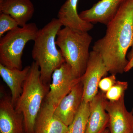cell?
<instances>
[{
	"label": "cell",
	"mask_w": 133,
	"mask_h": 133,
	"mask_svg": "<svg viewBox=\"0 0 133 133\" xmlns=\"http://www.w3.org/2000/svg\"><path fill=\"white\" fill-rule=\"evenodd\" d=\"M106 26L105 36L95 42L92 50L101 55L108 72L123 74L133 44V0L125 1Z\"/></svg>",
	"instance_id": "6da1fadb"
},
{
	"label": "cell",
	"mask_w": 133,
	"mask_h": 133,
	"mask_svg": "<svg viewBox=\"0 0 133 133\" xmlns=\"http://www.w3.org/2000/svg\"><path fill=\"white\" fill-rule=\"evenodd\" d=\"M62 26L57 18H53L39 29L31 51L32 58L39 66L42 81L49 86L53 72L65 62L56 43L57 33Z\"/></svg>",
	"instance_id": "7a4b0ae2"
},
{
	"label": "cell",
	"mask_w": 133,
	"mask_h": 133,
	"mask_svg": "<svg viewBox=\"0 0 133 133\" xmlns=\"http://www.w3.org/2000/svg\"><path fill=\"white\" fill-rule=\"evenodd\" d=\"M49 90V86L43 83L39 66L34 61L15 105V109L24 116L25 133H34L36 119Z\"/></svg>",
	"instance_id": "3957f363"
},
{
	"label": "cell",
	"mask_w": 133,
	"mask_h": 133,
	"mask_svg": "<svg viewBox=\"0 0 133 133\" xmlns=\"http://www.w3.org/2000/svg\"><path fill=\"white\" fill-rule=\"evenodd\" d=\"M92 38L88 32L64 27L57 33L56 43L73 74L80 78L86 69Z\"/></svg>",
	"instance_id": "277c9868"
},
{
	"label": "cell",
	"mask_w": 133,
	"mask_h": 133,
	"mask_svg": "<svg viewBox=\"0 0 133 133\" xmlns=\"http://www.w3.org/2000/svg\"><path fill=\"white\" fill-rule=\"evenodd\" d=\"M39 30L34 23L8 32L0 40V64L10 69H22V57L26 44L35 40Z\"/></svg>",
	"instance_id": "5b68a950"
},
{
	"label": "cell",
	"mask_w": 133,
	"mask_h": 133,
	"mask_svg": "<svg viewBox=\"0 0 133 133\" xmlns=\"http://www.w3.org/2000/svg\"><path fill=\"white\" fill-rule=\"evenodd\" d=\"M80 81L73 74L70 66L65 62L53 72L45 101L55 108Z\"/></svg>",
	"instance_id": "8992f818"
},
{
	"label": "cell",
	"mask_w": 133,
	"mask_h": 133,
	"mask_svg": "<svg viewBox=\"0 0 133 133\" xmlns=\"http://www.w3.org/2000/svg\"><path fill=\"white\" fill-rule=\"evenodd\" d=\"M108 72L100 54L93 50L90 52L85 72L80 78L83 86L84 101L90 102L97 94L100 81Z\"/></svg>",
	"instance_id": "52a82bcc"
},
{
	"label": "cell",
	"mask_w": 133,
	"mask_h": 133,
	"mask_svg": "<svg viewBox=\"0 0 133 133\" xmlns=\"http://www.w3.org/2000/svg\"><path fill=\"white\" fill-rule=\"evenodd\" d=\"M105 108L109 115L108 128L110 133L133 132V110L128 111L124 96L117 101L107 100Z\"/></svg>",
	"instance_id": "ba28073f"
},
{
	"label": "cell",
	"mask_w": 133,
	"mask_h": 133,
	"mask_svg": "<svg viewBox=\"0 0 133 133\" xmlns=\"http://www.w3.org/2000/svg\"><path fill=\"white\" fill-rule=\"evenodd\" d=\"M0 133H25L23 115L6 94L0 99Z\"/></svg>",
	"instance_id": "9c48e42d"
},
{
	"label": "cell",
	"mask_w": 133,
	"mask_h": 133,
	"mask_svg": "<svg viewBox=\"0 0 133 133\" xmlns=\"http://www.w3.org/2000/svg\"><path fill=\"white\" fill-rule=\"evenodd\" d=\"M127 0H101L91 8L79 14L82 20L91 23H100L107 25L115 16Z\"/></svg>",
	"instance_id": "30bf717a"
},
{
	"label": "cell",
	"mask_w": 133,
	"mask_h": 133,
	"mask_svg": "<svg viewBox=\"0 0 133 133\" xmlns=\"http://www.w3.org/2000/svg\"><path fill=\"white\" fill-rule=\"evenodd\" d=\"M83 97V86L80 81L55 108V114L68 127L78 111Z\"/></svg>",
	"instance_id": "8fae6325"
},
{
	"label": "cell",
	"mask_w": 133,
	"mask_h": 133,
	"mask_svg": "<svg viewBox=\"0 0 133 133\" xmlns=\"http://www.w3.org/2000/svg\"><path fill=\"white\" fill-rule=\"evenodd\" d=\"M105 93L98 92L90 102V113L85 133H102L108 128L109 115L105 110Z\"/></svg>",
	"instance_id": "7c38bea8"
},
{
	"label": "cell",
	"mask_w": 133,
	"mask_h": 133,
	"mask_svg": "<svg viewBox=\"0 0 133 133\" xmlns=\"http://www.w3.org/2000/svg\"><path fill=\"white\" fill-rule=\"evenodd\" d=\"M54 106L44 101L35 123L34 133H67L68 127L55 114Z\"/></svg>",
	"instance_id": "4fadbf2b"
},
{
	"label": "cell",
	"mask_w": 133,
	"mask_h": 133,
	"mask_svg": "<svg viewBox=\"0 0 133 133\" xmlns=\"http://www.w3.org/2000/svg\"><path fill=\"white\" fill-rule=\"evenodd\" d=\"M0 12L9 15L23 27L32 18L35 8L30 0H0Z\"/></svg>",
	"instance_id": "5bb4252c"
},
{
	"label": "cell",
	"mask_w": 133,
	"mask_h": 133,
	"mask_svg": "<svg viewBox=\"0 0 133 133\" xmlns=\"http://www.w3.org/2000/svg\"><path fill=\"white\" fill-rule=\"evenodd\" d=\"M79 0H66L60 8L57 19L64 27L79 31L88 32L94 28L92 23L82 20L77 10Z\"/></svg>",
	"instance_id": "9a60e30c"
},
{
	"label": "cell",
	"mask_w": 133,
	"mask_h": 133,
	"mask_svg": "<svg viewBox=\"0 0 133 133\" xmlns=\"http://www.w3.org/2000/svg\"><path fill=\"white\" fill-rule=\"evenodd\" d=\"M30 69V65L22 70L10 69L0 64V75L11 91V100L15 105L23 90V84Z\"/></svg>",
	"instance_id": "2e32d148"
},
{
	"label": "cell",
	"mask_w": 133,
	"mask_h": 133,
	"mask_svg": "<svg viewBox=\"0 0 133 133\" xmlns=\"http://www.w3.org/2000/svg\"><path fill=\"white\" fill-rule=\"evenodd\" d=\"M90 113V102L83 100L72 122L68 126L67 133H85Z\"/></svg>",
	"instance_id": "e0dca14e"
},
{
	"label": "cell",
	"mask_w": 133,
	"mask_h": 133,
	"mask_svg": "<svg viewBox=\"0 0 133 133\" xmlns=\"http://www.w3.org/2000/svg\"><path fill=\"white\" fill-rule=\"evenodd\" d=\"M128 85L126 81H116L111 89L105 93L107 99L112 102L119 100L124 97Z\"/></svg>",
	"instance_id": "ac0fdd59"
},
{
	"label": "cell",
	"mask_w": 133,
	"mask_h": 133,
	"mask_svg": "<svg viewBox=\"0 0 133 133\" xmlns=\"http://www.w3.org/2000/svg\"><path fill=\"white\" fill-rule=\"evenodd\" d=\"M16 21L9 15L1 13L0 14V38L5 33L19 27Z\"/></svg>",
	"instance_id": "d6986e66"
},
{
	"label": "cell",
	"mask_w": 133,
	"mask_h": 133,
	"mask_svg": "<svg viewBox=\"0 0 133 133\" xmlns=\"http://www.w3.org/2000/svg\"><path fill=\"white\" fill-rule=\"evenodd\" d=\"M116 75L111 74L108 77L103 78L99 84V88L101 91L106 93L109 91L116 81Z\"/></svg>",
	"instance_id": "ffe728a7"
},
{
	"label": "cell",
	"mask_w": 133,
	"mask_h": 133,
	"mask_svg": "<svg viewBox=\"0 0 133 133\" xmlns=\"http://www.w3.org/2000/svg\"><path fill=\"white\" fill-rule=\"evenodd\" d=\"M131 50L127 55L128 63L125 69V72H127L133 68V44L131 47Z\"/></svg>",
	"instance_id": "44dd1931"
},
{
	"label": "cell",
	"mask_w": 133,
	"mask_h": 133,
	"mask_svg": "<svg viewBox=\"0 0 133 133\" xmlns=\"http://www.w3.org/2000/svg\"><path fill=\"white\" fill-rule=\"evenodd\" d=\"M102 133H110V132H109V128H107L106 129H105L103 131V132Z\"/></svg>",
	"instance_id": "7402d4cb"
},
{
	"label": "cell",
	"mask_w": 133,
	"mask_h": 133,
	"mask_svg": "<svg viewBox=\"0 0 133 133\" xmlns=\"http://www.w3.org/2000/svg\"><path fill=\"white\" fill-rule=\"evenodd\" d=\"M131 133H133V132Z\"/></svg>",
	"instance_id": "603a6c76"
}]
</instances>
